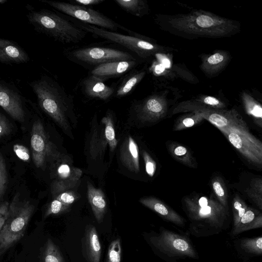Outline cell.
Segmentation results:
<instances>
[{
    "label": "cell",
    "instance_id": "cell-1",
    "mask_svg": "<svg viewBox=\"0 0 262 262\" xmlns=\"http://www.w3.org/2000/svg\"><path fill=\"white\" fill-rule=\"evenodd\" d=\"M156 21L164 29L188 38L229 37L240 30L237 21L201 10L186 14L159 15Z\"/></svg>",
    "mask_w": 262,
    "mask_h": 262
},
{
    "label": "cell",
    "instance_id": "cell-2",
    "mask_svg": "<svg viewBox=\"0 0 262 262\" xmlns=\"http://www.w3.org/2000/svg\"><path fill=\"white\" fill-rule=\"evenodd\" d=\"M182 205L189 221V233L196 237L219 234L229 226V211L215 198L201 194L185 196Z\"/></svg>",
    "mask_w": 262,
    "mask_h": 262
},
{
    "label": "cell",
    "instance_id": "cell-3",
    "mask_svg": "<svg viewBox=\"0 0 262 262\" xmlns=\"http://www.w3.org/2000/svg\"><path fill=\"white\" fill-rule=\"evenodd\" d=\"M30 85L41 110L60 126L68 129V118L73 111V96L47 76L32 82Z\"/></svg>",
    "mask_w": 262,
    "mask_h": 262
},
{
    "label": "cell",
    "instance_id": "cell-4",
    "mask_svg": "<svg viewBox=\"0 0 262 262\" xmlns=\"http://www.w3.org/2000/svg\"><path fill=\"white\" fill-rule=\"evenodd\" d=\"M27 18L37 31L62 43L79 42L86 34L76 25L49 10L32 11Z\"/></svg>",
    "mask_w": 262,
    "mask_h": 262
},
{
    "label": "cell",
    "instance_id": "cell-5",
    "mask_svg": "<svg viewBox=\"0 0 262 262\" xmlns=\"http://www.w3.org/2000/svg\"><path fill=\"white\" fill-rule=\"evenodd\" d=\"M34 209V205L22 199L19 193L13 196L0 231V255L23 237Z\"/></svg>",
    "mask_w": 262,
    "mask_h": 262
},
{
    "label": "cell",
    "instance_id": "cell-6",
    "mask_svg": "<svg viewBox=\"0 0 262 262\" xmlns=\"http://www.w3.org/2000/svg\"><path fill=\"white\" fill-rule=\"evenodd\" d=\"M151 247L166 262L185 258L197 259L198 254L189 237L164 227L148 237Z\"/></svg>",
    "mask_w": 262,
    "mask_h": 262
},
{
    "label": "cell",
    "instance_id": "cell-7",
    "mask_svg": "<svg viewBox=\"0 0 262 262\" xmlns=\"http://www.w3.org/2000/svg\"><path fill=\"white\" fill-rule=\"evenodd\" d=\"M77 26L94 36L124 47L141 58L148 59L157 54L167 51L164 47L150 40L149 38L134 32L130 35H127L84 23L80 24Z\"/></svg>",
    "mask_w": 262,
    "mask_h": 262
},
{
    "label": "cell",
    "instance_id": "cell-8",
    "mask_svg": "<svg viewBox=\"0 0 262 262\" xmlns=\"http://www.w3.org/2000/svg\"><path fill=\"white\" fill-rule=\"evenodd\" d=\"M220 131L247 161L261 168L262 143L250 132L248 126L231 127Z\"/></svg>",
    "mask_w": 262,
    "mask_h": 262
},
{
    "label": "cell",
    "instance_id": "cell-9",
    "mask_svg": "<svg viewBox=\"0 0 262 262\" xmlns=\"http://www.w3.org/2000/svg\"><path fill=\"white\" fill-rule=\"evenodd\" d=\"M41 1L55 9L74 17L84 24L113 32L121 29L129 32V34L132 32L130 30L117 23L102 13L89 7L66 2L46 0Z\"/></svg>",
    "mask_w": 262,
    "mask_h": 262
},
{
    "label": "cell",
    "instance_id": "cell-10",
    "mask_svg": "<svg viewBox=\"0 0 262 262\" xmlns=\"http://www.w3.org/2000/svg\"><path fill=\"white\" fill-rule=\"evenodd\" d=\"M183 112L197 113L220 130L231 127L248 126L242 116L234 109L227 110L207 108L195 105L188 100L178 104L171 111L170 115Z\"/></svg>",
    "mask_w": 262,
    "mask_h": 262
},
{
    "label": "cell",
    "instance_id": "cell-11",
    "mask_svg": "<svg viewBox=\"0 0 262 262\" xmlns=\"http://www.w3.org/2000/svg\"><path fill=\"white\" fill-rule=\"evenodd\" d=\"M66 54L68 58L76 63L95 67L112 61L136 60L128 52L101 47L74 49L67 51Z\"/></svg>",
    "mask_w": 262,
    "mask_h": 262
},
{
    "label": "cell",
    "instance_id": "cell-12",
    "mask_svg": "<svg viewBox=\"0 0 262 262\" xmlns=\"http://www.w3.org/2000/svg\"><path fill=\"white\" fill-rule=\"evenodd\" d=\"M30 144L33 163L37 168H44L48 162L60 155L39 120L32 125Z\"/></svg>",
    "mask_w": 262,
    "mask_h": 262
},
{
    "label": "cell",
    "instance_id": "cell-13",
    "mask_svg": "<svg viewBox=\"0 0 262 262\" xmlns=\"http://www.w3.org/2000/svg\"><path fill=\"white\" fill-rule=\"evenodd\" d=\"M51 174L53 179L51 192L54 196L74 187L80 179L82 171L71 165L67 158L59 155L51 161Z\"/></svg>",
    "mask_w": 262,
    "mask_h": 262
},
{
    "label": "cell",
    "instance_id": "cell-14",
    "mask_svg": "<svg viewBox=\"0 0 262 262\" xmlns=\"http://www.w3.org/2000/svg\"><path fill=\"white\" fill-rule=\"evenodd\" d=\"M168 103L163 94H155L137 101L134 108L137 119L143 123L157 122L167 114Z\"/></svg>",
    "mask_w": 262,
    "mask_h": 262
},
{
    "label": "cell",
    "instance_id": "cell-15",
    "mask_svg": "<svg viewBox=\"0 0 262 262\" xmlns=\"http://www.w3.org/2000/svg\"><path fill=\"white\" fill-rule=\"evenodd\" d=\"M0 106L14 120L20 122L25 121V112L20 95L2 83H0Z\"/></svg>",
    "mask_w": 262,
    "mask_h": 262
},
{
    "label": "cell",
    "instance_id": "cell-16",
    "mask_svg": "<svg viewBox=\"0 0 262 262\" xmlns=\"http://www.w3.org/2000/svg\"><path fill=\"white\" fill-rule=\"evenodd\" d=\"M80 85L84 96L91 99L107 100L115 92L113 87L105 84L104 79L91 74L81 81Z\"/></svg>",
    "mask_w": 262,
    "mask_h": 262
},
{
    "label": "cell",
    "instance_id": "cell-17",
    "mask_svg": "<svg viewBox=\"0 0 262 262\" xmlns=\"http://www.w3.org/2000/svg\"><path fill=\"white\" fill-rule=\"evenodd\" d=\"M139 201L144 206L158 213L167 222L180 227L185 226L186 220L159 199L152 196H147L141 198Z\"/></svg>",
    "mask_w": 262,
    "mask_h": 262
},
{
    "label": "cell",
    "instance_id": "cell-18",
    "mask_svg": "<svg viewBox=\"0 0 262 262\" xmlns=\"http://www.w3.org/2000/svg\"><path fill=\"white\" fill-rule=\"evenodd\" d=\"M82 249L83 255L88 262H100L101 248L94 226L86 227L82 239Z\"/></svg>",
    "mask_w": 262,
    "mask_h": 262
},
{
    "label": "cell",
    "instance_id": "cell-19",
    "mask_svg": "<svg viewBox=\"0 0 262 262\" xmlns=\"http://www.w3.org/2000/svg\"><path fill=\"white\" fill-rule=\"evenodd\" d=\"M137 61H116L101 64L95 67L91 71L93 75L104 80L105 78L121 75L133 69Z\"/></svg>",
    "mask_w": 262,
    "mask_h": 262
},
{
    "label": "cell",
    "instance_id": "cell-20",
    "mask_svg": "<svg viewBox=\"0 0 262 262\" xmlns=\"http://www.w3.org/2000/svg\"><path fill=\"white\" fill-rule=\"evenodd\" d=\"M230 59L231 56L228 52L219 50L203 58L201 69L207 77H213L224 69Z\"/></svg>",
    "mask_w": 262,
    "mask_h": 262
},
{
    "label": "cell",
    "instance_id": "cell-21",
    "mask_svg": "<svg viewBox=\"0 0 262 262\" xmlns=\"http://www.w3.org/2000/svg\"><path fill=\"white\" fill-rule=\"evenodd\" d=\"M26 52L17 43L0 38V62L21 63L28 61Z\"/></svg>",
    "mask_w": 262,
    "mask_h": 262
},
{
    "label": "cell",
    "instance_id": "cell-22",
    "mask_svg": "<svg viewBox=\"0 0 262 262\" xmlns=\"http://www.w3.org/2000/svg\"><path fill=\"white\" fill-rule=\"evenodd\" d=\"M120 158L123 165L129 171L136 173L139 172V149L130 136L124 140L120 148Z\"/></svg>",
    "mask_w": 262,
    "mask_h": 262
},
{
    "label": "cell",
    "instance_id": "cell-23",
    "mask_svg": "<svg viewBox=\"0 0 262 262\" xmlns=\"http://www.w3.org/2000/svg\"><path fill=\"white\" fill-rule=\"evenodd\" d=\"M262 227V214L258 210L248 207L237 224L232 228L231 234L237 235L248 230Z\"/></svg>",
    "mask_w": 262,
    "mask_h": 262
},
{
    "label": "cell",
    "instance_id": "cell-24",
    "mask_svg": "<svg viewBox=\"0 0 262 262\" xmlns=\"http://www.w3.org/2000/svg\"><path fill=\"white\" fill-rule=\"evenodd\" d=\"M87 196L94 216L98 223H101L107 210V204L104 193L88 182Z\"/></svg>",
    "mask_w": 262,
    "mask_h": 262
},
{
    "label": "cell",
    "instance_id": "cell-25",
    "mask_svg": "<svg viewBox=\"0 0 262 262\" xmlns=\"http://www.w3.org/2000/svg\"><path fill=\"white\" fill-rule=\"evenodd\" d=\"M168 151L172 157L181 164L192 168H196L198 164L191 151L185 146L174 141L166 142Z\"/></svg>",
    "mask_w": 262,
    "mask_h": 262
},
{
    "label": "cell",
    "instance_id": "cell-26",
    "mask_svg": "<svg viewBox=\"0 0 262 262\" xmlns=\"http://www.w3.org/2000/svg\"><path fill=\"white\" fill-rule=\"evenodd\" d=\"M237 249L242 254L253 256L262 254V236L244 238L237 241Z\"/></svg>",
    "mask_w": 262,
    "mask_h": 262
},
{
    "label": "cell",
    "instance_id": "cell-27",
    "mask_svg": "<svg viewBox=\"0 0 262 262\" xmlns=\"http://www.w3.org/2000/svg\"><path fill=\"white\" fill-rule=\"evenodd\" d=\"M116 4L123 10L137 17L148 13V6L144 0H116Z\"/></svg>",
    "mask_w": 262,
    "mask_h": 262
},
{
    "label": "cell",
    "instance_id": "cell-28",
    "mask_svg": "<svg viewBox=\"0 0 262 262\" xmlns=\"http://www.w3.org/2000/svg\"><path fill=\"white\" fill-rule=\"evenodd\" d=\"M145 74V71H139L125 77L116 90L115 96L121 98L128 95L142 80Z\"/></svg>",
    "mask_w": 262,
    "mask_h": 262
},
{
    "label": "cell",
    "instance_id": "cell-29",
    "mask_svg": "<svg viewBox=\"0 0 262 262\" xmlns=\"http://www.w3.org/2000/svg\"><path fill=\"white\" fill-rule=\"evenodd\" d=\"M242 100L246 113L252 118L255 123L261 128V105L247 93L243 94Z\"/></svg>",
    "mask_w": 262,
    "mask_h": 262
},
{
    "label": "cell",
    "instance_id": "cell-30",
    "mask_svg": "<svg viewBox=\"0 0 262 262\" xmlns=\"http://www.w3.org/2000/svg\"><path fill=\"white\" fill-rule=\"evenodd\" d=\"M211 185L216 199L229 211L228 190L223 179L219 176H214L211 179Z\"/></svg>",
    "mask_w": 262,
    "mask_h": 262
},
{
    "label": "cell",
    "instance_id": "cell-31",
    "mask_svg": "<svg viewBox=\"0 0 262 262\" xmlns=\"http://www.w3.org/2000/svg\"><path fill=\"white\" fill-rule=\"evenodd\" d=\"M244 192L248 197L256 205L262 209V178H253L250 182Z\"/></svg>",
    "mask_w": 262,
    "mask_h": 262
},
{
    "label": "cell",
    "instance_id": "cell-32",
    "mask_svg": "<svg viewBox=\"0 0 262 262\" xmlns=\"http://www.w3.org/2000/svg\"><path fill=\"white\" fill-rule=\"evenodd\" d=\"M204 120L200 114L190 112L189 114L182 116L176 120L173 130L179 131L185 129L199 124Z\"/></svg>",
    "mask_w": 262,
    "mask_h": 262
},
{
    "label": "cell",
    "instance_id": "cell-33",
    "mask_svg": "<svg viewBox=\"0 0 262 262\" xmlns=\"http://www.w3.org/2000/svg\"><path fill=\"white\" fill-rule=\"evenodd\" d=\"M101 122L104 125V137L107 143L108 144L111 151L116 148L118 141L116 139L115 132L114 127L112 116L110 113L103 117Z\"/></svg>",
    "mask_w": 262,
    "mask_h": 262
},
{
    "label": "cell",
    "instance_id": "cell-34",
    "mask_svg": "<svg viewBox=\"0 0 262 262\" xmlns=\"http://www.w3.org/2000/svg\"><path fill=\"white\" fill-rule=\"evenodd\" d=\"M188 101L195 105L207 108L223 110L226 107L225 103L210 96H203Z\"/></svg>",
    "mask_w": 262,
    "mask_h": 262
},
{
    "label": "cell",
    "instance_id": "cell-35",
    "mask_svg": "<svg viewBox=\"0 0 262 262\" xmlns=\"http://www.w3.org/2000/svg\"><path fill=\"white\" fill-rule=\"evenodd\" d=\"M44 262H65L60 250L53 241L48 238L43 252Z\"/></svg>",
    "mask_w": 262,
    "mask_h": 262
},
{
    "label": "cell",
    "instance_id": "cell-36",
    "mask_svg": "<svg viewBox=\"0 0 262 262\" xmlns=\"http://www.w3.org/2000/svg\"><path fill=\"white\" fill-rule=\"evenodd\" d=\"M248 206L238 194H235L232 202L233 214V227L239 222L241 218L246 211Z\"/></svg>",
    "mask_w": 262,
    "mask_h": 262
},
{
    "label": "cell",
    "instance_id": "cell-37",
    "mask_svg": "<svg viewBox=\"0 0 262 262\" xmlns=\"http://www.w3.org/2000/svg\"><path fill=\"white\" fill-rule=\"evenodd\" d=\"M121 255V242L120 239H117L112 241L109 246L106 262H120Z\"/></svg>",
    "mask_w": 262,
    "mask_h": 262
},
{
    "label": "cell",
    "instance_id": "cell-38",
    "mask_svg": "<svg viewBox=\"0 0 262 262\" xmlns=\"http://www.w3.org/2000/svg\"><path fill=\"white\" fill-rule=\"evenodd\" d=\"M8 183V173L4 158L0 153V200L5 194Z\"/></svg>",
    "mask_w": 262,
    "mask_h": 262
},
{
    "label": "cell",
    "instance_id": "cell-39",
    "mask_svg": "<svg viewBox=\"0 0 262 262\" xmlns=\"http://www.w3.org/2000/svg\"><path fill=\"white\" fill-rule=\"evenodd\" d=\"M70 206L65 205L57 199H54L49 205L45 214V218L52 214H58L68 210Z\"/></svg>",
    "mask_w": 262,
    "mask_h": 262
},
{
    "label": "cell",
    "instance_id": "cell-40",
    "mask_svg": "<svg viewBox=\"0 0 262 262\" xmlns=\"http://www.w3.org/2000/svg\"><path fill=\"white\" fill-rule=\"evenodd\" d=\"M65 205H69L73 204L78 198L75 193L73 191H64L53 196Z\"/></svg>",
    "mask_w": 262,
    "mask_h": 262
},
{
    "label": "cell",
    "instance_id": "cell-41",
    "mask_svg": "<svg viewBox=\"0 0 262 262\" xmlns=\"http://www.w3.org/2000/svg\"><path fill=\"white\" fill-rule=\"evenodd\" d=\"M143 157L145 165L146 171L149 176L152 177L156 170V163L145 150L143 151Z\"/></svg>",
    "mask_w": 262,
    "mask_h": 262
},
{
    "label": "cell",
    "instance_id": "cell-42",
    "mask_svg": "<svg viewBox=\"0 0 262 262\" xmlns=\"http://www.w3.org/2000/svg\"><path fill=\"white\" fill-rule=\"evenodd\" d=\"M13 149L16 156L25 162H28L30 159L28 149L21 144H16L13 145Z\"/></svg>",
    "mask_w": 262,
    "mask_h": 262
},
{
    "label": "cell",
    "instance_id": "cell-43",
    "mask_svg": "<svg viewBox=\"0 0 262 262\" xmlns=\"http://www.w3.org/2000/svg\"><path fill=\"white\" fill-rule=\"evenodd\" d=\"M11 130L10 122L6 117L0 112V138L8 135Z\"/></svg>",
    "mask_w": 262,
    "mask_h": 262
},
{
    "label": "cell",
    "instance_id": "cell-44",
    "mask_svg": "<svg viewBox=\"0 0 262 262\" xmlns=\"http://www.w3.org/2000/svg\"><path fill=\"white\" fill-rule=\"evenodd\" d=\"M104 0H73L70 1L71 4L84 6L99 5L103 3Z\"/></svg>",
    "mask_w": 262,
    "mask_h": 262
},
{
    "label": "cell",
    "instance_id": "cell-45",
    "mask_svg": "<svg viewBox=\"0 0 262 262\" xmlns=\"http://www.w3.org/2000/svg\"><path fill=\"white\" fill-rule=\"evenodd\" d=\"M9 204L5 202L4 205L0 210V231L2 229L7 218Z\"/></svg>",
    "mask_w": 262,
    "mask_h": 262
},
{
    "label": "cell",
    "instance_id": "cell-46",
    "mask_svg": "<svg viewBox=\"0 0 262 262\" xmlns=\"http://www.w3.org/2000/svg\"><path fill=\"white\" fill-rule=\"evenodd\" d=\"M164 67L162 64H158L155 68V73L159 74L162 73L164 71Z\"/></svg>",
    "mask_w": 262,
    "mask_h": 262
},
{
    "label": "cell",
    "instance_id": "cell-47",
    "mask_svg": "<svg viewBox=\"0 0 262 262\" xmlns=\"http://www.w3.org/2000/svg\"><path fill=\"white\" fill-rule=\"evenodd\" d=\"M164 67H168L170 66V61L166 58L163 59L162 64Z\"/></svg>",
    "mask_w": 262,
    "mask_h": 262
},
{
    "label": "cell",
    "instance_id": "cell-48",
    "mask_svg": "<svg viewBox=\"0 0 262 262\" xmlns=\"http://www.w3.org/2000/svg\"><path fill=\"white\" fill-rule=\"evenodd\" d=\"M7 2V0H0V4H4Z\"/></svg>",
    "mask_w": 262,
    "mask_h": 262
},
{
    "label": "cell",
    "instance_id": "cell-49",
    "mask_svg": "<svg viewBox=\"0 0 262 262\" xmlns=\"http://www.w3.org/2000/svg\"><path fill=\"white\" fill-rule=\"evenodd\" d=\"M4 203H3L2 204H0V210L2 209V208L3 207L4 205Z\"/></svg>",
    "mask_w": 262,
    "mask_h": 262
}]
</instances>
